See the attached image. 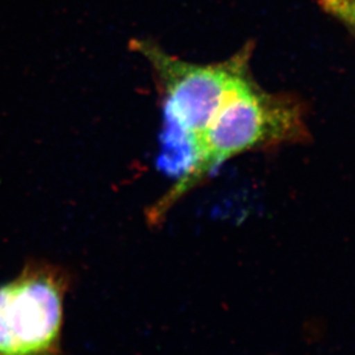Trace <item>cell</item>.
Returning a JSON list of instances; mask_svg holds the SVG:
<instances>
[{
  "instance_id": "obj_1",
  "label": "cell",
  "mask_w": 355,
  "mask_h": 355,
  "mask_svg": "<svg viewBox=\"0 0 355 355\" xmlns=\"http://www.w3.org/2000/svg\"><path fill=\"white\" fill-rule=\"evenodd\" d=\"M304 110L297 99L262 92L252 78L233 90L191 147L184 170L149 207L148 222L161 224L168 212L200 187L220 165L246 151L306 140Z\"/></svg>"
},
{
  "instance_id": "obj_2",
  "label": "cell",
  "mask_w": 355,
  "mask_h": 355,
  "mask_svg": "<svg viewBox=\"0 0 355 355\" xmlns=\"http://www.w3.org/2000/svg\"><path fill=\"white\" fill-rule=\"evenodd\" d=\"M130 49L150 66L161 95L164 130L159 164L168 173L184 170L195 140L227 96L252 78V45L232 58L196 64L171 55L150 40H132Z\"/></svg>"
},
{
  "instance_id": "obj_3",
  "label": "cell",
  "mask_w": 355,
  "mask_h": 355,
  "mask_svg": "<svg viewBox=\"0 0 355 355\" xmlns=\"http://www.w3.org/2000/svg\"><path fill=\"white\" fill-rule=\"evenodd\" d=\"M66 270L31 262L0 285V355H59Z\"/></svg>"
},
{
  "instance_id": "obj_4",
  "label": "cell",
  "mask_w": 355,
  "mask_h": 355,
  "mask_svg": "<svg viewBox=\"0 0 355 355\" xmlns=\"http://www.w3.org/2000/svg\"><path fill=\"white\" fill-rule=\"evenodd\" d=\"M318 3L355 33V0H318Z\"/></svg>"
}]
</instances>
